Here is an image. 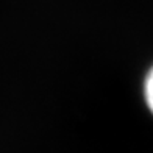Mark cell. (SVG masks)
Returning a JSON list of instances; mask_svg holds the SVG:
<instances>
[{"label":"cell","instance_id":"6da1fadb","mask_svg":"<svg viewBox=\"0 0 153 153\" xmlns=\"http://www.w3.org/2000/svg\"><path fill=\"white\" fill-rule=\"evenodd\" d=\"M142 97L144 103L147 109L150 111V114L153 116V66L147 71L142 81Z\"/></svg>","mask_w":153,"mask_h":153}]
</instances>
